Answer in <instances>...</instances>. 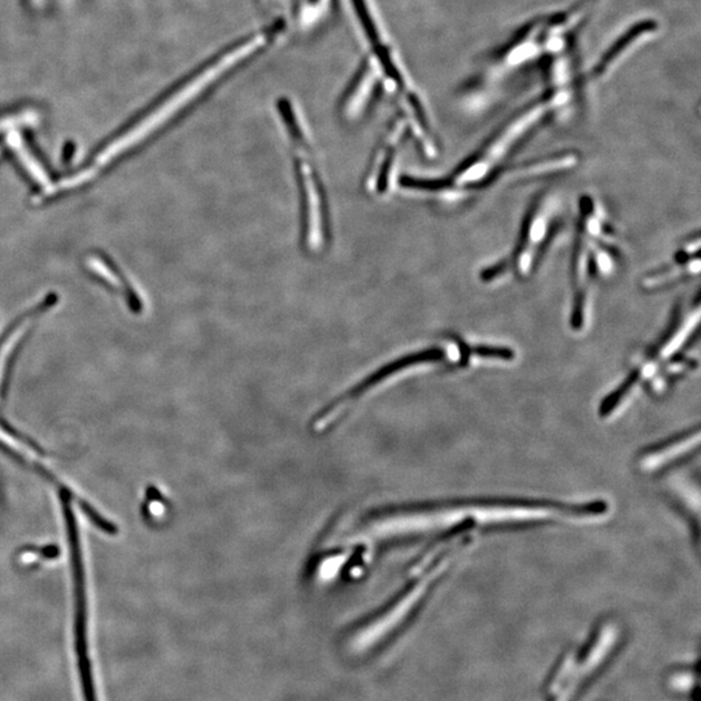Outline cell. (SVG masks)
Masks as SVG:
<instances>
[{
    "label": "cell",
    "instance_id": "1",
    "mask_svg": "<svg viewBox=\"0 0 701 701\" xmlns=\"http://www.w3.org/2000/svg\"><path fill=\"white\" fill-rule=\"evenodd\" d=\"M581 86L575 82L551 83L542 94L505 120L493 134L443 178L403 177L400 184L409 190L433 194H464L481 190L504 177L511 155L533 131L547 122L552 113L571 101Z\"/></svg>",
    "mask_w": 701,
    "mask_h": 701
},
{
    "label": "cell",
    "instance_id": "2",
    "mask_svg": "<svg viewBox=\"0 0 701 701\" xmlns=\"http://www.w3.org/2000/svg\"><path fill=\"white\" fill-rule=\"evenodd\" d=\"M619 264V251L603 211L591 195L580 199L571 259V331L583 332L591 320L592 293L599 281L610 277Z\"/></svg>",
    "mask_w": 701,
    "mask_h": 701
},
{
    "label": "cell",
    "instance_id": "3",
    "mask_svg": "<svg viewBox=\"0 0 701 701\" xmlns=\"http://www.w3.org/2000/svg\"><path fill=\"white\" fill-rule=\"evenodd\" d=\"M601 2L603 0H578L568 10L527 24L497 53V65L504 71L544 58L547 53L568 51Z\"/></svg>",
    "mask_w": 701,
    "mask_h": 701
},
{
    "label": "cell",
    "instance_id": "4",
    "mask_svg": "<svg viewBox=\"0 0 701 701\" xmlns=\"http://www.w3.org/2000/svg\"><path fill=\"white\" fill-rule=\"evenodd\" d=\"M559 218L560 202L555 194L547 191L536 197L523 217L516 245L505 257L481 272L482 283L532 277L556 232Z\"/></svg>",
    "mask_w": 701,
    "mask_h": 701
},
{
    "label": "cell",
    "instance_id": "5",
    "mask_svg": "<svg viewBox=\"0 0 701 701\" xmlns=\"http://www.w3.org/2000/svg\"><path fill=\"white\" fill-rule=\"evenodd\" d=\"M700 304L696 301L688 307L678 308L674 312L672 322L662 332L658 341L644 353L637 367L623 380L603 403V413H612L621 407L639 388H651L658 391L662 376L670 362L681 355L688 341L696 334L700 323Z\"/></svg>",
    "mask_w": 701,
    "mask_h": 701
},
{
    "label": "cell",
    "instance_id": "6",
    "mask_svg": "<svg viewBox=\"0 0 701 701\" xmlns=\"http://www.w3.org/2000/svg\"><path fill=\"white\" fill-rule=\"evenodd\" d=\"M700 271V235L696 233L683 242L672 262L646 273L640 278V289L647 293L660 292L683 281L699 277Z\"/></svg>",
    "mask_w": 701,
    "mask_h": 701
},
{
    "label": "cell",
    "instance_id": "7",
    "mask_svg": "<svg viewBox=\"0 0 701 701\" xmlns=\"http://www.w3.org/2000/svg\"><path fill=\"white\" fill-rule=\"evenodd\" d=\"M699 434L692 437L691 433L683 434L679 438L667 440L658 447L651 448L640 457V467L644 472H658L665 466L687 456L691 451L692 439L697 438Z\"/></svg>",
    "mask_w": 701,
    "mask_h": 701
},
{
    "label": "cell",
    "instance_id": "8",
    "mask_svg": "<svg viewBox=\"0 0 701 701\" xmlns=\"http://www.w3.org/2000/svg\"><path fill=\"white\" fill-rule=\"evenodd\" d=\"M11 145L14 149H16L17 152H19L21 160H23L24 164L29 168V172L32 173V176L34 177L35 179H38V182H41V184H46L47 177L44 176L43 172H42V169L39 168L38 164L33 160L32 155H30L28 151L25 152V149H24L23 147V143L20 142L19 138H12Z\"/></svg>",
    "mask_w": 701,
    "mask_h": 701
}]
</instances>
